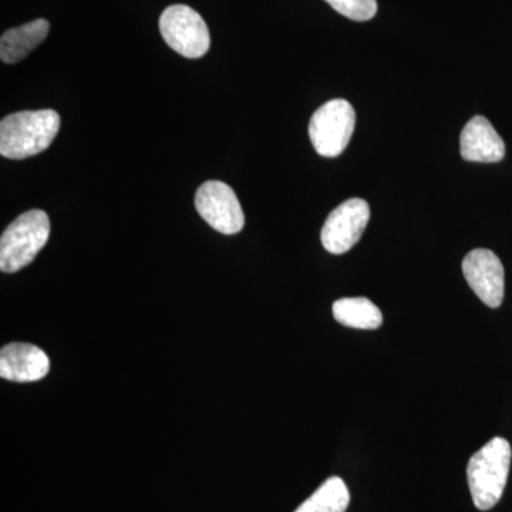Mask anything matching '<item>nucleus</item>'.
Listing matches in <instances>:
<instances>
[{"mask_svg": "<svg viewBox=\"0 0 512 512\" xmlns=\"http://www.w3.org/2000/svg\"><path fill=\"white\" fill-rule=\"evenodd\" d=\"M467 284L488 308H500L504 299L505 274L500 258L490 249L468 252L463 261Z\"/></svg>", "mask_w": 512, "mask_h": 512, "instance_id": "8", "label": "nucleus"}, {"mask_svg": "<svg viewBox=\"0 0 512 512\" xmlns=\"http://www.w3.org/2000/svg\"><path fill=\"white\" fill-rule=\"evenodd\" d=\"M160 32L168 46L187 59H200L210 50L207 23L190 6L173 5L160 18Z\"/></svg>", "mask_w": 512, "mask_h": 512, "instance_id": "5", "label": "nucleus"}, {"mask_svg": "<svg viewBox=\"0 0 512 512\" xmlns=\"http://www.w3.org/2000/svg\"><path fill=\"white\" fill-rule=\"evenodd\" d=\"M460 153L471 163H498L505 157V144L490 120L476 116L461 131Z\"/></svg>", "mask_w": 512, "mask_h": 512, "instance_id": "10", "label": "nucleus"}, {"mask_svg": "<svg viewBox=\"0 0 512 512\" xmlns=\"http://www.w3.org/2000/svg\"><path fill=\"white\" fill-rule=\"evenodd\" d=\"M511 456V444L503 437H494L468 461V487L478 510H491L503 497Z\"/></svg>", "mask_w": 512, "mask_h": 512, "instance_id": "2", "label": "nucleus"}, {"mask_svg": "<svg viewBox=\"0 0 512 512\" xmlns=\"http://www.w3.org/2000/svg\"><path fill=\"white\" fill-rule=\"evenodd\" d=\"M336 12L356 22H366L375 18L377 13L376 0H326Z\"/></svg>", "mask_w": 512, "mask_h": 512, "instance_id": "14", "label": "nucleus"}, {"mask_svg": "<svg viewBox=\"0 0 512 512\" xmlns=\"http://www.w3.org/2000/svg\"><path fill=\"white\" fill-rule=\"evenodd\" d=\"M333 316L340 325L353 329L380 328L383 315L375 303L366 298H343L333 303Z\"/></svg>", "mask_w": 512, "mask_h": 512, "instance_id": "12", "label": "nucleus"}, {"mask_svg": "<svg viewBox=\"0 0 512 512\" xmlns=\"http://www.w3.org/2000/svg\"><path fill=\"white\" fill-rule=\"evenodd\" d=\"M50 360L30 343H9L0 350V377L9 382L32 383L49 373Z\"/></svg>", "mask_w": 512, "mask_h": 512, "instance_id": "9", "label": "nucleus"}, {"mask_svg": "<svg viewBox=\"0 0 512 512\" xmlns=\"http://www.w3.org/2000/svg\"><path fill=\"white\" fill-rule=\"evenodd\" d=\"M356 113L348 100L335 99L313 113L309 137L316 153L322 157H338L346 150L355 131Z\"/></svg>", "mask_w": 512, "mask_h": 512, "instance_id": "4", "label": "nucleus"}, {"mask_svg": "<svg viewBox=\"0 0 512 512\" xmlns=\"http://www.w3.org/2000/svg\"><path fill=\"white\" fill-rule=\"evenodd\" d=\"M370 207L362 198H350L330 212L320 232L323 248L333 255L350 251L369 224Z\"/></svg>", "mask_w": 512, "mask_h": 512, "instance_id": "6", "label": "nucleus"}, {"mask_svg": "<svg viewBox=\"0 0 512 512\" xmlns=\"http://www.w3.org/2000/svg\"><path fill=\"white\" fill-rule=\"evenodd\" d=\"M349 504L348 485L340 477H330L295 512H346Z\"/></svg>", "mask_w": 512, "mask_h": 512, "instance_id": "13", "label": "nucleus"}, {"mask_svg": "<svg viewBox=\"0 0 512 512\" xmlns=\"http://www.w3.org/2000/svg\"><path fill=\"white\" fill-rule=\"evenodd\" d=\"M50 237V220L45 211L30 210L19 215L0 238V271L13 274L32 264Z\"/></svg>", "mask_w": 512, "mask_h": 512, "instance_id": "3", "label": "nucleus"}, {"mask_svg": "<svg viewBox=\"0 0 512 512\" xmlns=\"http://www.w3.org/2000/svg\"><path fill=\"white\" fill-rule=\"evenodd\" d=\"M195 208L202 220L224 235L238 234L245 215L235 191L222 181H207L198 188Z\"/></svg>", "mask_w": 512, "mask_h": 512, "instance_id": "7", "label": "nucleus"}, {"mask_svg": "<svg viewBox=\"0 0 512 512\" xmlns=\"http://www.w3.org/2000/svg\"><path fill=\"white\" fill-rule=\"evenodd\" d=\"M49 30L50 23L46 19H36L8 30L0 39V59L8 64L20 62L37 46L42 45Z\"/></svg>", "mask_w": 512, "mask_h": 512, "instance_id": "11", "label": "nucleus"}, {"mask_svg": "<svg viewBox=\"0 0 512 512\" xmlns=\"http://www.w3.org/2000/svg\"><path fill=\"white\" fill-rule=\"evenodd\" d=\"M55 110L19 111L0 123V154L10 160H23L47 150L60 130Z\"/></svg>", "mask_w": 512, "mask_h": 512, "instance_id": "1", "label": "nucleus"}]
</instances>
